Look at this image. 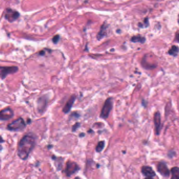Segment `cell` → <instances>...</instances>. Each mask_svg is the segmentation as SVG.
I'll use <instances>...</instances> for the list:
<instances>
[{
  "instance_id": "cell-14",
  "label": "cell",
  "mask_w": 179,
  "mask_h": 179,
  "mask_svg": "<svg viewBox=\"0 0 179 179\" xmlns=\"http://www.w3.org/2000/svg\"><path fill=\"white\" fill-rule=\"evenodd\" d=\"M131 42L133 43H139L141 44H144V43L146 42V38L145 37L142 36L141 35H134V36H132V38H131Z\"/></svg>"
},
{
  "instance_id": "cell-20",
  "label": "cell",
  "mask_w": 179,
  "mask_h": 179,
  "mask_svg": "<svg viewBox=\"0 0 179 179\" xmlns=\"http://www.w3.org/2000/svg\"><path fill=\"white\" fill-rule=\"evenodd\" d=\"M80 123H78V122H77V123H76L72 127V132H74L75 131H76L77 130V129L80 127Z\"/></svg>"
},
{
  "instance_id": "cell-6",
  "label": "cell",
  "mask_w": 179,
  "mask_h": 179,
  "mask_svg": "<svg viewBox=\"0 0 179 179\" xmlns=\"http://www.w3.org/2000/svg\"><path fill=\"white\" fill-rule=\"evenodd\" d=\"M80 169V167L75 162H67L65 168V174L67 177H70L78 171Z\"/></svg>"
},
{
  "instance_id": "cell-23",
  "label": "cell",
  "mask_w": 179,
  "mask_h": 179,
  "mask_svg": "<svg viewBox=\"0 0 179 179\" xmlns=\"http://www.w3.org/2000/svg\"><path fill=\"white\" fill-rule=\"evenodd\" d=\"M142 106H143L144 107H146L147 105V102L146 100H143L142 101Z\"/></svg>"
},
{
  "instance_id": "cell-26",
  "label": "cell",
  "mask_w": 179,
  "mask_h": 179,
  "mask_svg": "<svg viewBox=\"0 0 179 179\" xmlns=\"http://www.w3.org/2000/svg\"><path fill=\"white\" fill-rule=\"evenodd\" d=\"M178 24H179V15H178Z\"/></svg>"
},
{
  "instance_id": "cell-1",
  "label": "cell",
  "mask_w": 179,
  "mask_h": 179,
  "mask_svg": "<svg viewBox=\"0 0 179 179\" xmlns=\"http://www.w3.org/2000/svg\"><path fill=\"white\" fill-rule=\"evenodd\" d=\"M36 138L34 134L29 133L21 139L18 147V155L23 160L27 159L34 148Z\"/></svg>"
},
{
  "instance_id": "cell-15",
  "label": "cell",
  "mask_w": 179,
  "mask_h": 179,
  "mask_svg": "<svg viewBox=\"0 0 179 179\" xmlns=\"http://www.w3.org/2000/svg\"><path fill=\"white\" fill-rule=\"evenodd\" d=\"M179 53V47L177 45H172L168 50V54L173 57H176Z\"/></svg>"
},
{
  "instance_id": "cell-25",
  "label": "cell",
  "mask_w": 179,
  "mask_h": 179,
  "mask_svg": "<svg viewBox=\"0 0 179 179\" xmlns=\"http://www.w3.org/2000/svg\"><path fill=\"white\" fill-rule=\"evenodd\" d=\"M144 179H154L152 177H146Z\"/></svg>"
},
{
  "instance_id": "cell-7",
  "label": "cell",
  "mask_w": 179,
  "mask_h": 179,
  "mask_svg": "<svg viewBox=\"0 0 179 179\" xmlns=\"http://www.w3.org/2000/svg\"><path fill=\"white\" fill-rule=\"evenodd\" d=\"M14 112L11 108H6L2 110L0 112V119L1 121H7L12 118Z\"/></svg>"
},
{
  "instance_id": "cell-12",
  "label": "cell",
  "mask_w": 179,
  "mask_h": 179,
  "mask_svg": "<svg viewBox=\"0 0 179 179\" xmlns=\"http://www.w3.org/2000/svg\"><path fill=\"white\" fill-rule=\"evenodd\" d=\"M141 172L146 177H153L156 176V173L151 167L148 166H144L141 168Z\"/></svg>"
},
{
  "instance_id": "cell-18",
  "label": "cell",
  "mask_w": 179,
  "mask_h": 179,
  "mask_svg": "<svg viewBox=\"0 0 179 179\" xmlns=\"http://www.w3.org/2000/svg\"><path fill=\"white\" fill-rule=\"evenodd\" d=\"M149 26V18H144L143 23H139L138 24V26L141 28H148Z\"/></svg>"
},
{
  "instance_id": "cell-16",
  "label": "cell",
  "mask_w": 179,
  "mask_h": 179,
  "mask_svg": "<svg viewBox=\"0 0 179 179\" xmlns=\"http://www.w3.org/2000/svg\"><path fill=\"white\" fill-rule=\"evenodd\" d=\"M172 177L171 179H179V167H173L171 169Z\"/></svg>"
},
{
  "instance_id": "cell-21",
  "label": "cell",
  "mask_w": 179,
  "mask_h": 179,
  "mask_svg": "<svg viewBox=\"0 0 179 179\" xmlns=\"http://www.w3.org/2000/svg\"><path fill=\"white\" fill-rule=\"evenodd\" d=\"M70 117H72V118L74 117L75 118H78V117H80V114H77V112H73L72 114H70Z\"/></svg>"
},
{
  "instance_id": "cell-2",
  "label": "cell",
  "mask_w": 179,
  "mask_h": 179,
  "mask_svg": "<svg viewBox=\"0 0 179 179\" xmlns=\"http://www.w3.org/2000/svg\"><path fill=\"white\" fill-rule=\"evenodd\" d=\"M25 127L26 124L24 120L20 117L8 124L7 129L11 131L17 132L22 131L25 129Z\"/></svg>"
},
{
  "instance_id": "cell-24",
  "label": "cell",
  "mask_w": 179,
  "mask_h": 179,
  "mask_svg": "<svg viewBox=\"0 0 179 179\" xmlns=\"http://www.w3.org/2000/svg\"><path fill=\"white\" fill-rule=\"evenodd\" d=\"M45 54V52L44 50H41L39 52V55L40 56H44Z\"/></svg>"
},
{
  "instance_id": "cell-22",
  "label": "cell",
  "mask_w": 179,
  "mask_h": 179,
  "mask_svg": "<svg viewBox=\"0 0 179 179\" xmlns=\"http://www.w3.org/2000/svg\"><path fill=\"white\" fill-rule=\"evenodd\" d=\"M175 40L178 43H179V32H178L175 34Z\"/></svg>"
},
{
  "instance_id": "cell-10",
  "label": "cell",
  "mask_w": 179,
  "mask_h": 179,
  "mask_svg": "<svg viewBox=\"0 0 179 179\" xmlns=\"http://www.w3.org/2000/svg\"><path fill=\"white\" fill-rule=\"evenodd\" d=\"M48 99L47 97L42 96L38 100V109L40 113H43L47 107Z\"/></svg>"
},
{
  "instance_id": "cell-13",
  "label": "cell",
  "mask_w": 179,
  "mask_h": 179,
  "mask_svg": "<svg viewBox=\"0 0 179 179\" xmlns=\"http://www.w3.org/2000/svg\"><path fill=\"white\" fill-rule=\"evenodd\" d=\"M108 28V25L107 24L106 22H104V23L102 25L99 32L97 34V38L98 40H102V38L107 35V31Z\"/></svg>"
},
{
  "instance_id": "cell-8",
  "label": "cell",
  "mask_w": 179,
  "mask_h": 179,
  "mask_svg": "<svg viewBox=\"0 0 179 179\" xmlns=\"http://www.w3.org/2000/svg\"><path fill=\"white\" fill-rule=\"evenodd\" d=\"M153 121L156 134L159 135L161 130V118L160 112L159 111L154 113Z\"/></svg>"
},
{
  "instance_id": "cell-11",
  "label": "cell",
  "mask_w": 179,
  "mask_h": 179,
  "mask_svg": "<svg viewBox=\"0 0 179 179\" xmlns=\"http://www.w3.org/2000/svg\"><path fill=\"white\" fill-rule=\"evenodd\" d=\"M76 98V97L75 95H72L70 97V99H68L66 102V104H65V106L63 108V112L65 114H67L70 111L73 104L75 102Z\"/></svg>"
},
{
  "instance_id": "cell-4",
  "label": "cell",
  "mask_w": 179,
  "mask_h": 179,
  "mask_svg": "<svg viewBox=\"0 0 179 179\" xmlns=\"http://www.w3.org/2000/svg\"><path fill=\"white\" fill-rule=\"evenodd\" d=\"M18 68L17 66H1L0 68V76L2 80L5 79L9 74L18 72Z\"/></svg>"
},
{
  "instance_id": "cell-17",
  "label": "cell",
  "mask_w": 179,
  "mask_h": 179,
  "mask_svg": "<svg viewBox=\"0 0 179 179\" xmlns=\"http://www.w3.org/2000/svg\"><path fill=\"white\" fill-rule=\"evenodd\" d=\"M104 145H105V142L104 141H99L98 144L97 146L96 147V151L98 153H100L102 151L103 149H104Z\"/></svg>"
},
{
  "instance_id": "cell-19",
  "label": "cell",
  "mask_w": 179,
  "mask_h": 179,
  "mask_svg": "<svg viewBox=\"0 0 179 179\" xmlns=\"http://www.w3.org/2000/svg\"><path fill=\"white\" fill-rule=\"evenodd\" d=\"M60 39V36L59 35H56L54 36L52 38L53 42L54 44H56L59 42Z\"/></svg>"
},
{
  "instance_id": "cell-9",
  "label": "cell",
  "mask_w": 179,
  "mask_h": 179,
  "mask_svg": "<svg viewBox=\"0 0 179 179\" xmlns=\"http://www.w3.org/2000/svg\"><path fill=\"white\" fill-rule=\"evenodd\" d=\"M158 171L162 176L164 177H169L170 174V171L167 164L164 162H160L157 166Z\"/></svg>"
},
{
  "instance_id": "cell-3",
  "label": "cell",
  "mask_w": 179,
  "mask_h": 179,
  "mask_svg": "<svg viewBox=\"0 0 179 179\" xmlns=\"http://www.w3.org/2000/svg\"><path fill=\"white\" fill-rule=\"evenodd\" d=\"M113 107V98L110 97L107 98L104 102L100 112V117L104 119H107Z\"/></svg>"
},
{
  "instance_id": "cell-5",
  "label": "cell",
  "mask_w": 179,
  "mask_h": 179,
  "mask_svg": "<svg viewBox=\"0 0 179 179\" xmlns=\"http://www.w3.org/2000/svg\"><path fill=\"white\" fill-rule=\"evenodd\" d=\"M20 14L18 12L12 10L10 8L6 9L4 12V18L9 22H14L20 17Z\"/></svg>"
}]
</instances>
